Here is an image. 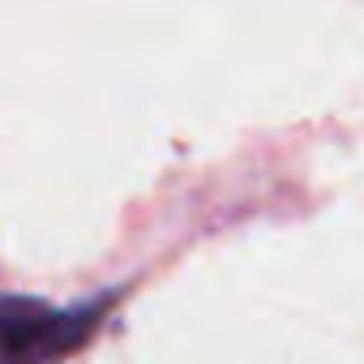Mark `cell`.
<instances>
[{
  "label": "cell",
  "mask_w": 364,
  "mask_h": 364,
  "mask_svg": "<svg viewBox=\"0 0 364 364\" xmlns=\"http://www.w3.org/2000/svg\"><path fill=\"white\" fill-rule=\"evenodd\" d=\"M103 313H107V300H95L86 309H52L48 300L5 296V304H0L5 364H56L60 355L86 343V334Z\"/></svg>",
  "instance_id": "1"
}]
</instances>
